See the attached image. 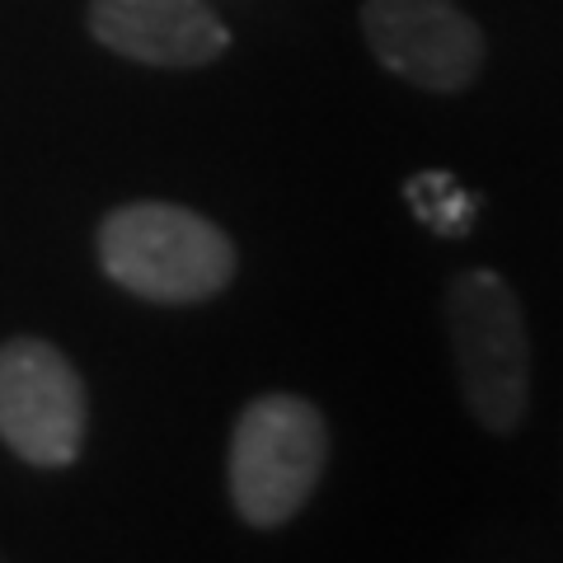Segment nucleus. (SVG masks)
<instances>
[{"instance_id": "f03ea898", "label": "nucleus", "mask_w": 563, "mask_h": 563, "mask_svg": "<svg viewBox=\"0 0 563 563\" xmlns=\"http://www.w3.org/2000/svg\"><path fill=\"white\" fill-rule=\"evenodd\" d=\"M446 339L465 413L493 437H512L531 409V333L521 301L493 268L446 287Z\"/></svg>"}, {"instance_id": "7ed1b4c3", "label": "nucleus", "mask_w": 563, "mask_h": 563, "mask_svg": "<svg viewBox=\"0 0 563 563\" xmlns=\"http://www.w3.org/2000/svg\"><path fill=\"white\" fill-rule=\"evenodd\" d=\"M324 461L329 422L310 399L287 390L250 399L235 418L231 455H225L235 512L258 531L287 526L320 488Z\"/></svg>"}, {"instance_id": "f257e3e1", "label": "nucleus", "mask_w": 563, "mask_h": 563, "mask_svg": "<svg viewBox=\"0 0 563 563\" xmlns=\"http://www.w3.org/2000/svg\"><path fill=\"white\" fill-rule=\"evenodd\" d=\"M99 263L122 291L155 306H198L235 282V244L179 202H128L99 221Z\"/></svg>"}, {"instance_id": "39448f33", "label": "nucleus", "mask_w": 563, "mask_h": 563, "mask_svg": "<svg viewBox=\"0 0 563 563\" xmlns=\"http://www.w3.org/2000/svg\"><path fill=\"white\" fill-rule=\"evenodd\" d=\"M362 33L390 76L428 95H461L484 70V29L455 0H366Z\"/></svg>"}, {"instance_id": "423d86ee", "label": "nucleus", "mask_w": 563, "mask_h": 563, "mask_svg": "<svg viewBox=\"0 0 563 563\" xmlns=\"http://www.w3.org/2000/svg\"><path fill=\"white\" fill-rule=\"evenodd\" d=\"M95 38L141 66H211L231 47V29L207 0H90L85 14Z\"/></svg>"}, {"instance_id": "20e7f679", "label": "nucleus", "mask_w": 563, "mask_h": 563, "mask_svg": "<svg viewBox=\"0 0 563 563\" xmlns=\"http://www.w3.org/2000/svg\"><path fill=\"white\" fill-rule=\"evenodd\" d=\"M85 428L90 399L66 352L47 339L0 343V442L33 470H66Z\"/></svg>"}, {"instance_id": "0eeeda50", "label": "nucleus", "mask_w": 563, "mask_h": 563, "mask_svg": "<svg viewBox=\"0 0 563 563\" xmlns=\"http://www.w3.org/2000/svg\"><path fill=\"white\" fill-rule=\"evenodd\" d=\"M404 198H409V207L418 211L422 225H432V231L446 235V240H461L474 225V217H479V202L442 169H422L418 179L404 184Z\"/></svg>"}]
</instances>
